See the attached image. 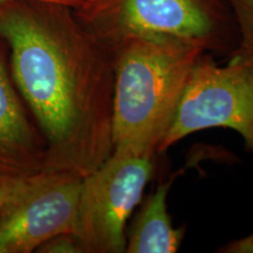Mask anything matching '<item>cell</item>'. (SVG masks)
I'll return each mask as SVG.
<instances>
[{
  "instance_id": "6da1fadb",
  "label": "cell",
  "mask_w": 253,
  "mask_h": 253,
  "mask_svg": "<svg viewBox=\"0 0 253 253\" xmlns=\"http://www.w3.org/2000/svg\"><path fill=\"white\" fill-rule=\"evenodd\" d=\"M11 77L45 143V169L82 177L113 153L114 62L74 8L46 2L0 7Z\"/></svg>"
},
{
  "instance_id": "7a4b0ae2",
  "label": "cell",
  "mask_w": 253,
  "mask_h": 253,
  "mask_svg": "<svg viewBox=\"0 0 253 253\" xmlns=\"http://www.w3.org/2000/svg\"><path fill=\"white\" fill-rule=\"evenodd\" d=\"M107 48L114 62L113 150L155 156L205 52L181 41L142 37Z\"/></svg>"
},
{
  "instance_id": "3957f363",
  "label": "cell",
  "mask_w": 253,
  "mask_h": 253,
  "mask_svg": "<svg viewBox=\"0 0 253 253\" xmlns=\"http://www.w3.org/2000/svg\"><path fill=\"white\" fill-rule=\"evenodd\" d=\"M74 11L106 47L128 37L156 38L230 58L238 45L226 0H93Z\"/></svg>"
},
{
  "instance_id": "277c9868",
  "label": "cell",
  "mask_w": 253,
  "mask_h": 253,
  "mask_svg": "<svg viewBox=\"0 0 253 253\" xmlns=\"http://www.w3.org/2000/svg\"><path fill=\"white\" fill-rule=\"evenodd\" d=\"M232 129L253 155V62L229 58L226 65L203 53L196 62L175 119L157 154L194 132Z\"/></svg>"
},
{
  "instance_id": "5b68a950",
  "label": "cell",
  "mask_w": 253,
  "mask_h": 253,
  "mask_svg": "<svg viewBox=\"0 0 253 253\" xmlns=\"http://www.w3.org/2000/svg\"><path fill=\"white\" fill-rule=\"evenodd\" d=\"M155 156L114 149L82 178L75 235L84 253L126 252V226L153 178Z\"/></svg>"
},
{
  "instance_id": "8992f818",
  "label": "cell",
  "mask_w": 253,
  "mask_h": 253,
  "mask_svg": "<svg viewBox=\"0 0 253 253\" xmlns=\"http://www.w3.org/2000/svg\"><path fill=\"white\" fill-rule=\"evenodd\" d=\"M82 177L42 171L26 177L0 216V253H32L60 233H75Z\"/></svg>"
},
{
  "instance_id": "52a82bcc",
  "label": "cell",
  "mask_w": 253,
  "mask_h": 253,
  "mask_svg": "<svg viewBox=\"0 0 253 253\" xmlns=\"http://www.w3.org/2000/svg\"><path fill=\"white\" fill-rule=\"evenodd\" d=\"M19 97L0 55V179H21L45 169V143Z\"/></svg>"
},
{
  "instance_id": "ba28073f",
  "label": "cell",
  "mask_w": 253,
  "mask_h": 253,
  "mask_svg": "<svg viewBox=\"0 0 253 253\" xmlns=\"http://www.w3.org/2000/svg\"><path fill=\"white\" fill-rule=\"evenodd\" d=\"M175 177L145 198L129 229L126 253H175L181 248L185 230L173 227L167 202Z\"/></svg>"
},
{
  "instance_id": "9c48e42d",
  "label": "cell",
  "mask_w": 253,
  "mask_h": 253,
  "mask_svg": "<svg viewBox=\"0 0 253 253\" xmlns=\"http://www.w3.org/2000/svg\"><path fill=\"white\" fill-rule=\"evenodd\" d=\"M226 2L238 31V45L230 58L253 62V0H226Z\"/></svg>"
},
{
  "instance_id": "30bf717a",
  "label": "cell",
  "mask_w": 253,
  "mask_h": 253,
  "mask_svg": "<svg viewBox=\"0 0 253 253\" xmlns=\"http://www.w3.org/2000/svg\"><path fill=\"white\" fill-rule=\"evenodd\" d=\"M37 252L40 253H84L81 243L75 233H60L43 243Z\"/></svg>"
},
{
  "instance_id": "8fae6325",
  "label": "cell",
  "mask_w": 253,
  "mask_h": 253,
  "mask_svg": "<svg viewBox=\"0 0 253 253\" xmlns=\"http://www.w3.org/2000/svg\"><path fill=\"white\" fill-rule=\"evenodd\" d=\"M23 179H0V216Z\"/></svg>"
},
{
  "instance_id": "7c38bea8",
  "label": "cell",
  "mask_w": 253,
  "mask_h": 253,
  "mask_svg": "<svg viewBox=\"0 0 253 253\" xmlns=\"http://www.w3.org/2000/svg\"><path fill=\"white\" fill-rule=\"evenodd\" d=\"M219 252L223 253H253V233L235 239L229 244L219 249Z\"/></svg>"
},
{
  "instance_id": "4fadbf2b",
  "label": "cell",
  "mask_w": 253,
  "mask_h": 253,
  "mask_svg": "<svg viewBox=\"0 0 253 253\" xmlns=\"http://www.w3.org/2000/svg\"><path fill=\"white\" fill-rule=\"evenodd\" d=\"M17 1H25V2H46V4H56L67 6V7L79 9L84 8L90 4L93 0H0V6L8 2H17Z\"/></svg>"
}]
</instances>
